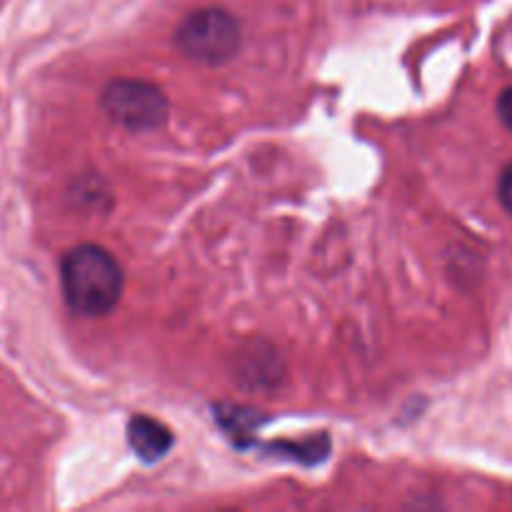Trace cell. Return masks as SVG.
<instances>
[{
	"mask_svg": "<svg viewBox=\"0 0 512 512\" xmlns=\"http://www.w3.org/2000/svg\"><path fill=\"white\" fill-rule=\"evenodd\" d=\"M100 105L113 123L135 133L160 128L168 118L165 93L143 80H113L105 85Z\"/></svg>",
	"mask_w": 512,
	"mask_h": 512,
	"instance_id": "3957f363",
	"label": "cell"
},
{
	"mask_svg": "<svg viewBox=\"0 0 512 512\" xmlns=\"http://www.w3.org/2000/svg\"><path fill=\"white\" fill-rule=\"evenodd\" d=\"M175 43H178L180 53L198 60V63L220 65L238 53L240 23L228 10H195L180 23Z\"/></svg>",
	"mask_w": 512,
	"mask_h": 512,
	"instance_id": "7a4b0ae2",
	"label": "cell"
},
{
	"mask_svg": "<svg viewBox=\"0 0 512 512\" xmlns=\"http://www.w3.org/2000/svg\"><path fill=\"white\" fill-rule=\"evenodd\" d=\"M128 443L133 453L145 463L163 458L173 445V433L148 415H135L128 423Z\"/></svg>",
	"mask_w": 512,
	"mask_h": 512,
	"instance_id": "277c9868",
	"label": "cell"
},
{
	"mask_svg": "<svg viewBox=\"0 0 512 512\" xmlns=\"http://www.w3.org/2000/svg\"><path fill=\"white\" fill-rule=\"evenodd\" d=\"M498 113H500V118H503V123L512 130V88H508L503 95H500Z\"/></svg>",
	"mask_w": 512,
	"mask_h": 512,
	"instance_id": "8992f818",
	"label": "cell"
},
{
	"mask_svg": "<svg viewBox=\"0 0 512 512\" xmlns=\"http://www.w3.org/2000/svg\"><path fill=\"white\" fill-rule=\"evenodd\" d=\"M65 303L85 318L108 315L123 293V270L118 260L98 245H78L60 263Z\"/></svg>",
	"mask_w": 512,
	"mask_h": 512,
	"instance_id": "6da1fadb",
	"label": "cell"
},
{
	"mask_svg": "<svg viewBox=\"0 0 512 512\" xmlns=\"http://www.w3.org/2000/svg\"><path fill=\"white\" fill-rule=\"evenodd\" d=\"M500 200L512 213V163L503 170V178H500Z\"/></svg>",
	"mask_w": 512,
	"mask_h": 512,
	"instance_id": "5b68a950",
	"label": "cell"
}]
</instances>
